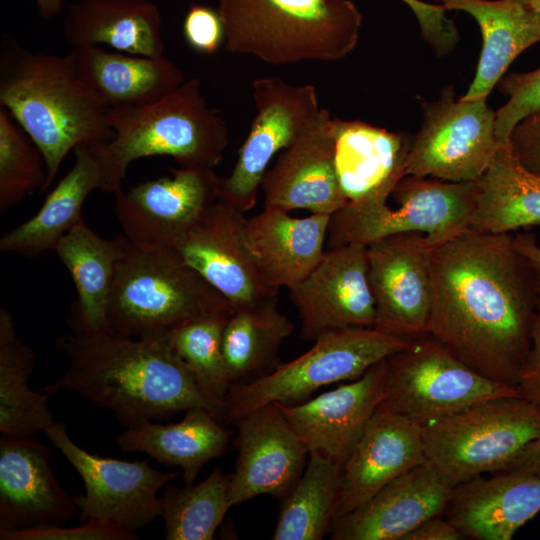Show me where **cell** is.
Listing matches in <instances>:
<instances>
[{
    "instance_id": "obj_1",
    "label": "cell",
    "mask_w": 540,
    "mask_h": 540,
    "mask_svg": "<svg viewBox=\"0 0 540 540\" xmlns=\"http://www.w3.org/2000/svg\"><path fill=\"white\" fill-rule=\"evenodd\" d=\"M431 335L481 375L516 386L539 296L510 233L471 229L433 247Z\"/></svg>"
},
{
    "instance_id": "obj_2",
    "label": "cell",
    "mask_w": 540,
    "mask_h": 540,
    "mask_svg": "<svg viewBox=\"0 0 540 540\" xmlns=\"http://www.w3.org/2000/svg\"><path fill=\"white\" fill-rule=\"evenodd\" d=\"M68 369L40 391L73 392L111 411L126 428L164 421L191 408L219 409L203 394L167 335L132 338L110 329L59 336Z\"/></svg>"
},
{
    "instance_id": "obj_3",
    "label": "cell",
    "mask_w": 540,
    "mask_h": 540,
    "mask_svg": "<svg viewBox=\"0 0 540 540\" xmlns=\"http://www.w3.org/2000/svg\"><path fill=\"white\" fill-rule=\"evenodd\" d=\"M0 107L41 151L46 190L66 155L82 144L114 137L109 108L82 78L73 53L31 52L4 38L0 52Z\"/></svg>"
},
{
    "instance_id": "obj_4",
    "label": "cell",
    "mask_w": 540,
    "mask_h": 540,
    "mask_svg": "<svg viewBox=\"0 0 540 540\" xmlns=\"http://www.w3.org/2000/svg\"><path fill=\"white\" fill-rule=\"evenodd\" d=\"M114 137L99 143L103 192L116 194L129 165L140 158L169 156L179 167L214 168L229 145L224 118L209 107L196 77L161 100L134 108L109 109Z\"/></svg>"
},
{
    "instance_id": "obj_5",
    "label": "cell",
    "mask_w": 540,
    "mask_h": 540,
    "mask_svg": "<svg viewBox=\"0 0 540 540\" xmlns=\"http://www.w3.org/2000/svg\"><path fill=\"white\" fill-rule=\"evenodd\" d=\"M228 53L273 65L333 62L356 47L362 15L351 0H218Z\"/></svg>"
},
{
    "instance_id": "obj_6",
    "label": "cell",
    "mask_w": 540,
    "mask_h": 540,
    "mask_svg": "<svg viewBox=\"0 0 540 540\" xmlns=\"http://www.w3.org/2000/svg\"><path fill=\"white\" fill-rule=\"evenodd\" d=\"M234 311L173 249L127 238L107 304L108 329L132 338L157 337L190 320Z\"/></svg>"
},
{
    "instance_id": "obj_7",
    "label": "cell",
    "mask_w": 540,
    "mask_h": 540,
    "mask_svg": "<svg viewBox=\"0 0 540 540\" xmlns=\"http://www.w3.org/2000/svg\"><path fill=\"white\" fill-rule=\"evenodd\" d=\"M424 453L451 486L504 471L540 437V410L522 396L484 400L422 427Z\"/></svg>"
},
{
    "instance_id": "obj_8",
    "label": "cell",
    "mask_w": 540,
    "mask_h": 540,
    "mask_svg": "<svg viewBox=\"0 0 540 540\" xmlns=\"http://www.w3.org/2000/svg\"><path fill=\"white\" fill-rule=\"evenodd\" d=\"M391 195L374 194L347 203L330 216L329 248L357 243L369 245L385 236L418 232L432 247L470 229L476 203V184L430 177L404 176Z\"/></svg>"
},
{
    "instance_id": "obj_9",
    "label": "cell",
    "mask_w": 540,
    "mask_h": 540,
    "mask_svg": "<svg viewBox=\"0 0 540 540\" xmlns=\"http://www.w3.org/2000/svg\"><path fill=\"white\" fill-rule=\"evenodd\" d=\"M375 327H350L318 337L299 357L272 371L231 386L224 418L233 423L268 403L295 405L333 383L355 380L371 366L412 344Z\"/></svg>"
},
{
    "instance_id": "obj_10",
    "label": "cell",
    "mask_w": 540,
    "mask_h": 540,
    "mask_svg": "<svg viewBox=\"0 0 540 540\" xmlns=\"http://www.w3.org/2000/svg\"><path fill=\"white\" fill-rule=\"evenodd\" d=\"M521 396L516 386L491 380L429 334L386 359L381 407L422 427L472 404Z\"/></svg>"
},
{
    "instance_id": "obj_11",
    "label": "cell",
    "mask_w": 540,
    "mask_h": 540,
    "mask_svg": "<svg viewBox=\"0 0 540 540\" xmlns=\"http://www.w3.org/2000/svg\"><path fill=\"white\" fill-rule=\"evenodd\" d=\"M487 99H455L452 86L435 101L423 102V121L410 141L405 176L448 182L477 180L500 147L495 111Z\"/></svg>"
},
{
    "instance_id": "obj_12",
    "label": "cell",
    "mask_w": 540,
    "mask_h": 540,
    "mask_svg": "<svg viewBox=\"0 0 540 540\" xmlns=\"http://www.w3.org/2000/svg\"><path fill=\"white\" fill-rule=\"evenodd\" d=\"M82 478L85 492L74 496L80 520L94 518L134 532L160 516L158 492L177 476L147 460L126 461L89 453L69 436L63 421L44 432Z\"/></svg>"
},
{
    "instance_id": "obj_13",
    "label": "cell",
    "mask_w": 540,
    "mask_h": 540,
    "mask_svg": "<svg viewBox=\"0 0 540 540\" xmlns=\"http://www.w3.org/2000/svg\"><path fill=\"white\" fill-rule=\"evenodd\" d=\"M256 115L231 174L222 178L219 200L247 212L257 201L271 159L289 146L320 110L313 85H292L279 77L252 83Z\"/></svg>"
},
{
    "instance_id": "obj_14",
    "label": "cell",
    "mask_w": 540,
    "mask_h": 540,
    "mask_svg": "<svg viewBox=\"0 0 540 540\" xmlns=\"http://www.w3.org/2000/svg\"><path fill=\"white\" fill-rule=\"evenodd\" d=\"M247 220L244 212L218 199L171 248L235 310L279 293L261 274Z\"/></svg>"
},
{
    "instance_id": "obj_15",
    "label": "cell",
    "mask_w": 540,
    "mask_h": 540,
    "mask_svg": "<svg viewBox=\"0 0 540 540\" xmlns=\"http://www.w3.org/2000/svg\"><path fill=\"white\" fill-rule=\"evenodd\" d=\"M432 249L418 232L385 236L367 245L376 329L411 340L427 334Z\"/></svg>"
},
{
    "instance_id": "obj_16",
    "label": "cell",
    "mask_w": 540,
    "mask_h": 540,
    "mask_svg": "<svg viewBox=\"0 0 540 540\" xmlns=\"http://www.w3.org/2000/svg\"><path fill=\"white\" fill-rule=\"evenodd\" d=\"M170 172V177L115 194V214L130 241L172 248L219 199L222 177L213 168L178 167Z\"/></svg>"
},
{
    "instance_id": "obj_17",
    "label": "cell",
    "mask_w": 540,
    "mask_h": 540,
    "mask_svg": "<svg viewBox=\"0 0 540 540\" xmlns=\"http://www.w3.org/2000/svg\"><path fill=\"white\" fill-rule=\"evenodd\" d=\"M288 290L304 340H316L340 329L375 325L376 306L365 245L329 248L309 275Z\"/></svg>"
},
{
    "instance_id": "obj_18",
    "label": "cell",
    "mask_w": 540,
    "mask_h": 540,
    "mask_svg": "<svg viewBox=\"0 0 540 540\" xmlns=\"http://www.w3.org/2000/svg\"><path fill=\"white\" fill-rule=\"evenodd\" d=\"M233 424L238 456L229 481L231 506L258 495L283 500L304 472L306 445L274 402L245 413Z\"/></svg>"
},
{
    "instance_id": "obj_19",
    "label": "cell",
    "mask_w": 540,
    "mask_h": 540,
    "mask_svg": "<svg viewBox=\"0 0 540 540\" xmlns=\"http://www.w3.org/2000/svg\"><path fill=\"white\" fill-rule=\"evenodd\" d=\"M332 121L330 112L320 108L279 153L260 183L264 207L332 215L347 203L336 173Z\"/></svg>"
},
{
    "instance_id": "obj_20",
    "label": "cell",
    "mask_w": 540,
    "mask_h": 540,
    "mask_svg": "<svg viewBox=\"0 0 540 540\" xmlns=\"http://www.w3.org/2000/svg\"><path fill=\"white\" fill-rule=\"evenodd\" d=\"M34 437L0 438V531L64 526L79 511Z\"/></svg>"
},
{
    "instance_id": "obj_21",
    "label": "cell",
    "mask_w": 540,
    "mask_h": 540,
    "mask_svg": "<svg viewBox=\"0 0 540 540\" xmlns=\"http://www.w3.org/2000/svg\"><path fill=\"white\" fill-rule=\"evenodd\" d=\"M387 359V358H386ZM386 359L350 383L295 405L276 403L309 454L343 466L384 398Z\"/></svg>"
},
{
    "instance_id": "obj_22",
    "label": "cell",
    "mask_w": 540,
    "mask_h": 540,
    "mask_svg": "<svg viewBox=\"0 0 540 540\" xmlns=\"http://www.w3.org/2000/svg\"><path fill=\"white\" fill-rule=\"evenodd\" d=\"M453 488L425 462L336 517L328 534L332 540H404L427 519L444 514Z\"/></svg>"
},
{
    "instance_id": "obj_23",
    "label": "cell",
    "mask_w": 540,
    "mask_h": 540,
    "mask_svg": "<svg viewBox=\"0 0 540 540\" xmlns=\"http://www.w3.org/2000/svg\"><path fill=\"white\" fill-rule=\"evenodd\" d=\"M425 462L422 426L379 406L342 466L336 517L359 507L385 485Z\"/></svg>"
},
{
    "instance_id": "obj_24",
    "label": "cell",
    "mask_w": 540,
    "mask_h": 540,
    "mask_svg": "<svg viewBox=\"0 0 540 540\" xmlns=\"http://www.w3.org/2000/svg\"><path fill=\"white\" fill-rule=\"evenodd\" d=\"M539 512L540 476L510 470L456 485L444 515L465 538L510 540Z\"/></svg>"
},
{
    "instance_id": "obj_25",
    "label": "cell",
    "mask_w": 540,
    "mask_h": 540,
    "mask_svg": "<svg viewBox=\"0 0 540 540\" xmlns=\"http://www.w3.org/2000/svg\"><path fill=\"white\" fill-rule=\"evenodd\" d=\"M275 207L247 220L250 248L265 281L273 288L298 284L322 259L330 216L291 217Z\"/></svg>"
},
{
    "instance_id": "obj_26",
    "label": "cell",
    "mask_w": 540,
    "mask_h": 540,
    "mask_svg": "<svg viewBox=\"0 0 540 540\" xmlns=\"http://www.w3.org/2000/svg\"><path fill=\"white\" fill-rule=\"evenodd\" d=\"M73 151L75 160L71 169L48 194L34 216L1 237V252L39 257L54 250L65 234L83 222L82 207L87 196L103 188L99 143L82 144Z\"/></svg>"
},
{
    "instance_id": "obj_27",
    "label": "cell",
    "mask_w": 540,
    "mask_h": 540,
    "mask_svg": "<svg viewBox=\"0 0 540 540\" xmlns=\"http://www.w3.org/2000/svg\"><path fill=\"white\" fill-rule=\"evenodd\" d=\"M447 10H462L477 21L482 52L462 100L487 99L510 64L540 42V11L531 0H441Z\"/></svg>"
},
{
    "instance_id": "obj_28",
    "label": "cell",
    "mask_w": 540,
    "mask_h": 540,
    "mask_svg": "<svg viewBox=\"0 0 540 540\" xmlns=\"http://www.w3.org/2000/svg\"><path fill=\"white\" fill-rule=\"evenodd\" d=\"M162 18L150 0H78L63 22L65 40L74 48L108 45L131 55H164Z\"/></svg>"
},
{
    "instance_id": "obj_29",
    "label": "cell",
    "mask_w": 540,
    "mask_h": 540,
    "mask_svg": "<svg viewBox=\"0 0 540 540\" xmlns=\"http://www.w3.org/2000/svg\"><path fill=\"white\" fill-rule=\"evenodd\" d=\"M335 167L348 201L391 192L405 176L408 137L360 120L333 118Z\"/></svg>"
},
{
    "instance_id": "obj_30",
    "label": "cell",
    "mask_w": 540,
    "mask_h": 540,
    "mask_svg": "<svg viewBox=\"0 0 540 540\" xmlns=\"http://www.w3.org/2000/svg\"><path fill=\"white\" fill-rule=\"evenodd\" d=\"M77 68L109 109L134 108L157 102L185 80L167 57L127 55L100 46L74 48Z\"/></svg>"
},
{
    "instance_id": "obj_31",
    "label": "cell",
    "mask_w": 540,
    "mask_h": 540,
    "mask_svg": "<svg viewBox=\"0 0 540 540\" xmlns=\"http://www.w3.org/2000/svg\"><path fill=\"white\" fill-rule=\"evenodd\" d=\"M126 241L123 233L112 239L103 238L83 221L56 244L54 251L69 271L77 291L68 319L73 332L108 329L107 304Z\"/></svg>"
},
{
    "instance_id": "obj_32",
    "label": "cell",
    "mask_w": 540,
    "mask_h": 540,
    "mask_svg": "<svg viewBox=\"0 0 540 540\" xmlns=\"http://www.w3.org/2000/svg\"><path fill=\"white\" fill-rule=\"evenodd\" d=\"M229 441L230 432L205 408H191L175 423L144 421L116 438L124 452H142L162 464L179 467L185 484H193L207 462L222 456Z\"/></svg>"
},
{
    "instance_id": "obj_33",
    "label": "cell",
    "mask_w": 540,
    "mask_h": 540,
    "mask_svg": "<svg viewBox=\"0 0 540 540\" xmlns=\"http://www.w3.org/2000/svg\"><path fill=\"white\" fill-rule=\"evenodd\" d=\"M475 184L471 230L504 234L540 225V175L523 168L507 145L497 149Z\"/></svg>"
},
{
    "instance_id": "obj_34",
    "label": "cell",
    "mask_w": 540,
    "mask_h": 540,
    "mask_svg": "<svg viewBox=\"0 0 540 540\" xmlns=\"http://www.w3.org/2000/svg\"><path fill=\"white\" fill-rule=\"evenodd\" d=\"M293 331L294 324L278 308V296L236 309L222 335L231 384L251 381L280 365V347Z\"/></svg>"
},
{
    "instance_id": "obj_35",
    "label": "cell",
    "mask_w": 540,
    "mask_h": 540,
    "mask_svg": "<svg viewBox=\"0 0 540 540\" xmlns=\"http://www.w3.org/2000/svg\"><path fill=\"white\" fill-rule=\"evenodd\" d=\"M34 351L17 335L10 311L0 307V432L8 437H34L55 421L49 394L34 391L28 380Z\"/></svg>"
},
{
    "instance_id": "obj_36",
    "label": "cell",
    "mask_w": 540,
    "mask_h": 540,
    "mask_svg": "<svg viewBox=\"0 0 540 540\" xmlns=\"http://www.w3.org/2000/svg\"><path fill=\"white\" fill-rule=\"evenodd\" d=\"M342 466L310 453L300 479L281 500L273 540H321L337 514Z\"/></svg>"
},
{
    "instance_id": "obj_37",
    "label": "cell",
    "mask_w": 540,
    "mask_h": 540,
    "mask_svg": "<svg viewBox=\"0 0 540 540\" xmlns=\"http://www.w3.org/2000/svg\"><path fill=\"white\" fill-rule=\"evenodd\" d=\"M230 474L216 467L201 482L185 487L166 485L160 496V516L166 540H211L225 514L229 500Z\"/></svg>"
},
{
    "instance_id": "obj_38",
    "label": "cell",
    "mask_w": 540,
    "mask_h": 540,
    "mask_svg": "<svg viewBox=\"0 0 540 540\" xmlns=\"http://www.w3.org/2000/svg\"><path fill=\"white\" fill-rule=\"evenodd\" d=\"M230 315L199 317L175 327L167 334L173 349L203 394L219 409L222 418L232 386L222 352L223 330Z\"/></svg>"
},
{
    "instance_id": "obj_39",
    "label": "cell",
    "mask_w": 540,
    "mask_h": 540,
    "mask_svg": "<svg viewBox=\"0 0 540 540\" xmlns=\"http://www.w3.org/2000/svg\"><path fill=\"white\" fill-rule=\"evenodd\" d=\"M47 168L39 148L13 116L0 107V210L18 205L35 189H43Z\"/></svg>"
},
{
    "instance_id": "obj_40",
    "label": "cell",
    "mask_w": 540,
    "mask_h": 540,
    "mask_svg": "<svg viewBox=\"0 0 540 540\" xmlns=\"http://www.w3.org/2000/svg\"><path fill=\"white\" fill-rule=\"evenodd\" d=\"M508 101L495 111V132L500 146L507 145L512 129L540 109V67L525 73L504 75L498 82Z\"/></svg>"
},
{
    "instance_id": "obj_41",
    "label": "cell",
    "mask_w": 540,
    "mask_h": 540,
    "mask_svg": "<svg viewBox=\"0 0 540 540\" xmlns=\"http://www.w3.org/2000/svg\"><path fill=\"white\" fill-rule=\"evenodd\" d=\"M139 537L116 525L90 518L84 524L66 528L47 526L22 531H0V540H135Z\"/></svg>"
},
{
    "instance_id": "obj_42",
    "label": "cell",
    "mask_w": 540,
    "mask_h": 540,
    "mask_svg": "<svg viewBox=\"0 0 540 540\" xmlns=\"http://www.w3.org/2000/svg\"><path fill=\"white\" fill-rule=\"evenodd\" d=\"M183 34L195 51L213 54L225 41V28L216 9L205 5H192L183 21Z\"/></svg>"
},
{
    "instance_id": "obj_43",
    "label": "cell",
    "mask_w": 540,
    "mask_h": 540,
    "mask_svg": "<svg viewBox=\"0 0 540 540\" xmlns=\"http://www.w3.org/2000/svg\"><path fill=\"white\" fill-rule=\"evenodd\" d=\"M416 16L423 38L439 55L450 52L459 34L455 24L446 16L444 5L429 4L421 0H402Z\"/></svg>"
},
{
    "instance_id": "obj_44",
    "label": "cell",
    "mask_w": 540,
    "mask_h": 540,
    "mask_svg": "<svg viewBox=\"0 0 540 540\" xmlns=\"http://www.w3.org/2000/svg\"><path fill=\"white\" fill-rule=\"evenodd\" d=\"M507 146L523 168L540 175V109L517 123Z\"/></svg>"
},
{
    "instance_id": "obj_45",
    "label": "cell",
    "mask_w": 540,
    "mask_h": 540,
    "mask_svg": "<svg viewBox=\"0 0 540 540\" xmlns=\"http://www.w3.org/2000/svg\"><path fill=\"white\" fill-rule=\"evenodd\" d=\"M516 387L523 398L540 410V300L530 350L520 370Z\"/></svg>"
},
{
    "instance_id": "obj_46",
    "label": "cell",
    "mask_w": 540,
    "mask_h": 540,
    "mask_svg": "<svg viewBox=\"0 0 540 540\" xmlns=\"http://www.w3.org/2000/svg\"><path fill=\"white\" fill-rule=\"evenodd\" d=\"M464 535L444 514L427 519L404 540H460Z\"/></svg>"
},
{
    "instance_id": "obj_47",
    "label": "cell",
    "mask_w": 540,
    "mask_h": 540,
    "mask_svg": "<svg viewBox=\"0 0 540 540\" xmlns=\"http://www.w3.org/2000/svg\"><path fill=\"white\" fill-rule=\"evenodd\" d=\"M513 245L531 272L540 300V245L536 236L532 233H517L513 236Z\"/></svg>"
},
{
    "instance_id": "obj_48",
    "label": "cell",
    "mask_w": 540,
    "mask_h": 540,
    "mask_svg": "<svg viewBox=\"0 0 540 540\" xmlns=\"http://www.w3.org/2000/svg\"><path fill=\"white\" fill-rule=\"evenodd\" d=\"M510 470L540 476V437L531 442L504 471Z\"/></svg>"
},
{
    "instance_id": "obj_49",
    "label": "cell",
    "mask_w": 540,
    "mask_h": 540,
    "mask_svg": "<svg viewBox=\"0 0 540 540\" xmlns=\"http://www.w3.org/2000/svg\"><path fill=\"white\" fill-rule=\"evenodd\" d=\"M64 0H34L39 14L44 19H50L59 15L62 11Z\"/></svg>"
},
{
    "instance_id": "obj_50",
    "label": "cell",
    "mask_w": 540,
    "mask_h": 540,
    "mask_svg": "<svg viewBox=\"0 0 540 540\" xmlns=\"http://www.w3.org/2000/svg\"><path fill=\"white\" fill-rule=\"evenodd\" d=\"M532 5L540 11V0H531Z\"/></svg>"
},
{
    "instance_id": "obj_51",
    "label": "cell",
    "mask_w": 540,
    "mask_h": 540,
    "mask_svg": "<svg viewBox=\"0 0 540 540\" xmlns=\"http://www.w3.org/2000/svg\"><path fill=\"white\" fill-rule=\"evenodd\" d=\"M441 1V0H440Z\"/></svg>"
}]
</instances>
